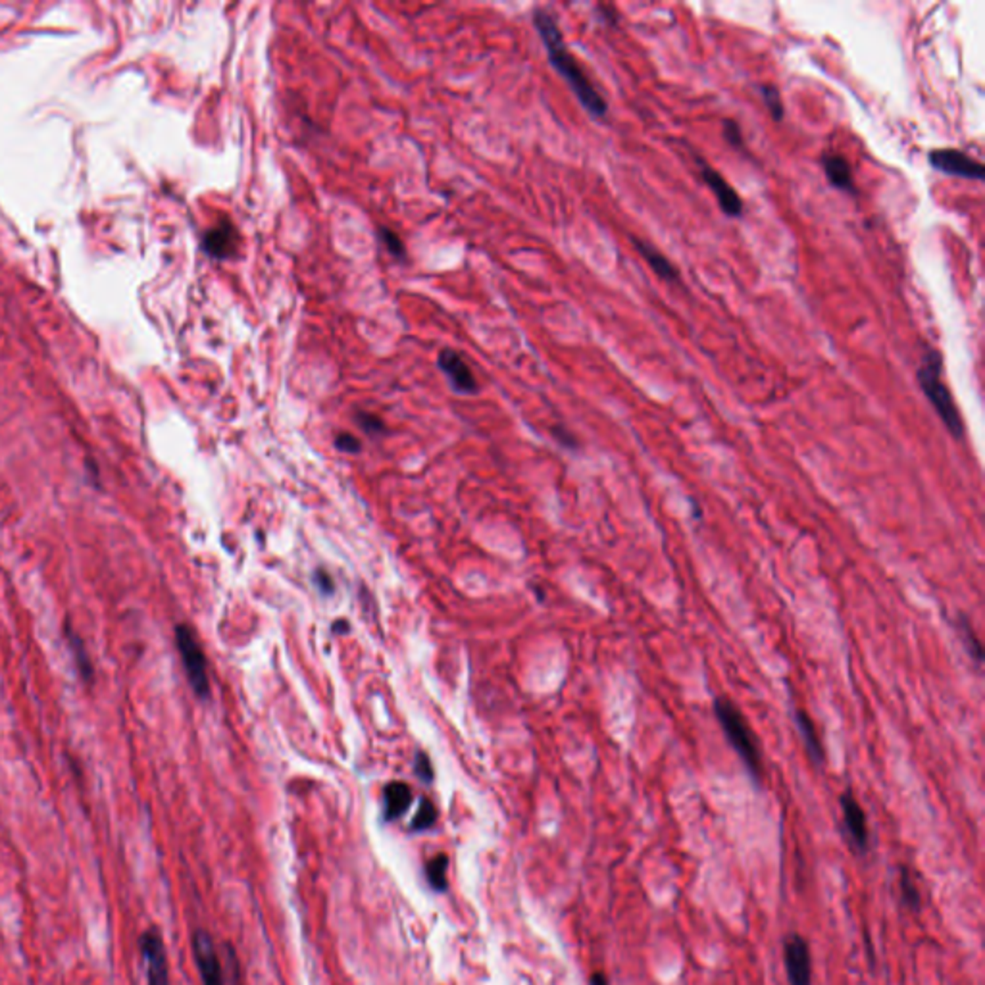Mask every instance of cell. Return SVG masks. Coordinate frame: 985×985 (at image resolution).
Instances as JSON below:
<instances>
[{
	"label": "cell",
	"mask_w": 985,
	"mask_h": 985,
	"mask_svg": "<svg viewBox=\"0 0 985 985\" xmlns=\"http://www.w3.org/2000/svg\"><path fill=\"white\" fill-rule=\"evenodd\" d=\"M589 985H608V978L603 974V972H595L589 980Z\"/></svg>",
	"instance_id": "obj_29"
},
{
	"label": "cell",
	"mask_w": 985,
	"mask_h": 985,
	"mask_svg": "<svg viewBox=\"0 0 985 985\" xmlns=\"http://www.w3.org/2000/svg\"><path fill=\"white\" fill-rule=\"evenodd\" d=\"M631 241H633V244H636L637 252L645 258V262H647V264L651 266V269H653V272H654L656 276H659V277L664 279V281H670V284H676V281L679 279V277H677V276H679V274H677V269H676V266H674L670 260H668V258H666L661 251H656L653 244L645 243V241H639V239H636V237H633Z\"/></svg>",
	"instance_id": "obj_15"
},
{
	"label": "cell",
	"mask_w": 985,
	"mask_h": 985,
	"mask_svg": "<svg viewBox=\"0 0 985 985\" xmlns=\"http://www.w3.org/2000/svg\"><path fill=\"white\" fill-rule=\"evenodd\" d=\"M356 421H358V426H360L362 429L368 431V433H372V436H375V433H383V431H385L383 421H381L378 416H373V414L358 412V414H356Z\"/></svg>",
	"instance_id": "obj_23"
},
{
	"label": "cell",
	"mask_w": 985,
	"mask_h": 985,
	"mask_svg": "<svg viewBox=\"0 0 985 985\" xmlns=\"http://www.w3.org/2000/svg\"><path fill=\"white\" fill-rule=\"evenodd\" d=\"M345 624H347V621H343V620H339V621H337V624L333 626V631H347V629H348V626H345Z\"/></svg>",
	"instance_id": "obj_30"
},
{
	"label": "cell",
	"mask_w": 985,
	"mask_h": 985,
	"mask_svg": "<svg viewBox=\"0 0 985 985\" xmlns=\"http://www.w3.org/2000/svg\"><path fill=\"white\" fill-rule=\"evenodd\" d=\"M414 770L418 773V778L421 781H431L433 780V768H431V762L428 758L426 753H418L416 755V765H414Z\"/></svg>",
	"instance_id": "obj_26"
},
{
	"label": "cell",
	"mask_w": 985,
	"mask_h": 985,
	"mask_svg": "<svg viewBox=\"0 0 985 985\" xmlns=\"http://www.w3.org/2000/svg\"><path fill=\"white\" fill-rule=\"evenodd\" d=\"M822 164H824V173L831 187H836V189L845 193H854L853 172L845 158L839 155H826L822 158Z\"/></svg>",
	"instance_id": "obj_16"
},
{
	"label": "cell",
	"mask_w": 985,
	"mask_h": 985,
	"mask_svg": "<svg viewBox=\"0 0 985 985\" xmlns=\"http://www.w3.org/2000/svg\"><path fill=\"white\" fill-rule=\"evenodd\" d=\"M139 951L147 966L148 985H170L168 955L162 935L156 928H148L139 937Z\"/></svg>",
	"instance_id": "obj_5"
},
{
	"label": "cell",
	"mask_w": 985,
	"mask_h": 985,
	"mask_svg": "<svg viewBox=\"0 0 985 985\" xmlns=\"http://www.w3.org/2000/svg\"><path fill=\"white\" fill-rule=\"evenodd\" d=\"M901 895H902V901H905L910 909L917 910V909L920 907V893H918V889L914 887L912 876L907 872V868H902V876H901Z\"/></svg>",
	"instance_id": "obj_21"
},
{
	"label": "cell",
	"mask_w": 985,
	"mask_h": 985,
	"mask_svg": "<svg viewBox=\"0 0 985 985\" xmlns=\"http://www.w3.org/2000/svg\"><path fill=\"white\" fill-rule=\"evenodd\" d=\"M714 714H717V720L725 739H728L730 745L733 747L737 757L741 758L750 776H753L755 781H760L762 758H760L758 741H757V735L753 733V730H750V725L747 724L745 717L741 714V710H739L728 697H717V701H714Z\"/></svg>",
	"instance_id": "obj_3"
},
{
	"label": "cell",
	"mask_w": 985,
	"mask_h": 985,
	"mask_svg": "<svg viewBox=\"0 0 985 985\" xmlns=\"http://www.w3.org/2000/svg\"><path fill=\"white\" fill-rule=\"evenodd\" d=\"M701 175H702V181L707 183L709 189L714 193V196H717L724 214H728L730 218H739L743 214V201L739 198L733 187L725 181L717 170L705 164L701 170Z\"/></svg>",
	"instance_id": "obj_11"
},
{
	"label": "cell",
	"mask_w": 985,
	"mask_h": 985,
	"mask_svg": "<svg viewBox=\"0 0 985 985\" xmlns=\"http://www.w3.org/2000/svg\"><path fill=\"white\" fill-rule=\"evenodd\" d=\"M437 366L444 373V378L449 380L451 387L460 395H474L477 393V381L470 366L466 364V360L454 353L451 348H444L437 356Z\"/></svg>",
	"instance_id": "obj_9"
},
{
	"label": "cell",
	"mask_w": 985,
	"mask_h": 985,
	"mask_svg": "<svg viewBox=\"0 0 985 985\" xmlns=\"http://www.w3.org/2000/svg\"><path fill=\"white\" fill-rule=\"evenodd\" d=\"M760 95H762V100H765L766 108L770 112V116L776 122H781L783 120V114H785V108H783V100H781V95L776 85H762L760 87Z\"/></svg>",
	"instance_id": "obj_19"
},
{
	"label": "cell",
	"mask_w": 985,
	"mask_h": 985,
	"mask_svg": "<svg viewBox=\"0 0 985 985\" xmlns=\"http://www.w3.org/2000/svg\"><path fill=\"white\" fill-rule=\"evenodd\" d=\"M958 628H960V637H963V643H965L968 654L972 656V659H976V662H981V659H983L981 643L978 641L974 629H972V626L968 624V621L958 624Z\"/></svg>",
	"instance_id": "obj_20"
},
{
	"label": "cell",
	"mask_w": 985,
	"mask_h": 985,
	"mask_svg": "<svg viewBox=\"0 0 985 985\" xmlns=\"http://www.w3.org/2000/svg\"><path fill=\"white\" fill-rule=\"evenodd\" d=\"M335 447L339 451H343V452L356 454V452H360L362 444L355 436H350V433H339L337 439H335Z\"/></svg>",
	"instance_id": "obj_24"
},
{
	"label": "cell",
	"mask_w": 985,
	"mask_h": 985,
	"mask_svg": "<svg viewBox=\"0 0 985 985\" xmlns=\"http://www.w3.org/2000/svg\"><path fill=\"white\" fill-rule=\"evenodd\" d=\"M928 160L932 164V168H935L937 172H943L947 175H955V178H965L974 181H983L985 178V168L978 160L955 148H935L930 152Z\"/></svg>",
	"instance_id": "obj_6"
},
{
	"label": "cell",
	"mask_w": 985,
	"mask_h": 985,
	"mask_svg": "<svg viewBox=\"0 0 985 985\" xmlns=\"http://www.w3.org/2000/svg\"><path fill=\"white\" fill-rule=\"evenodd\" d=\"M795 724H797V730H799V735L803 739L808 757L813 758L814 765H822L824 758H826L824 745H822V739H820V735L816 732V724L813 722V718L808 717L805 710L799 709L795 712Z\"/></svg>",
	"instance_id": "obj_14"
},
{
	"label": "cell",
	"mask_w": 985,
	"mask_h": 985,
	"mask_svg": "<svg viewBox=\"0 0 985 985\" xmlns=\"http://www.w3.org/2000/svg\"><path fill=\"white\" fill-rule=\"evenodd\" d=\"M203 246H204V251L212 258H218V260H226V258H231V256L237 254L239 233H237L236 226H233L229 220L224 218V220L218 221V226H214L212 229L206 231Z\"/></svg>",
	"instance_id": "obj_10"
},
{
	"label": "cell",
	"mask_w": 985,
	"mask_h": 985,
	"mask_svg": "<svg viewBox=\"0 0 985 985\" xmlns=\"http://www.w3.org/2000/svg\"><path fill=\"white\" fill-rule=\"evenodd\" d=\"M841 813H843V822H845V828L849 831V837L853 839L854 845H857L861 851H864L868 845L866 814L859 801L854 799L851 793L841 795Z\"/></svg>",
	"instance_id": "obj_12"
},
{
	"label": "cell",
	"mask_w": 985,
	"mask_h": 985,
	"mask_svg": "<svg viewBox=\"0 0 985 985\" xmlns=\"http://www.w3.org/2000/svg\"><path fill=\"white\" fill-rule=\"evenodd\" d=\"M69 643H72V649H74V653H76V659H77V664H79V668H81V672H84V674L89 677V676H91V662L87 661L85 651L81 649V641H79V637L72 636V637H69Z\"/></svg>",
	"instance_id": "obj_27"
},
{
	"label": "cell",
	"mask_w": 985,
	"mask_h": 985,
	"mask_svg": "<svg viewBox=\"0 0 985 985\" xmlns=\"http://www.w3.org/2000/svg\"><path fill=\"white\" fill-rule=\"evenodd\" d=\"M918 383L924 395L928 396V401L933 406L937 416L941 418L947 431L951 433L955 439H963L965 424L953 401V395L943 381V356L940 350L935 348L925 350L922 364L918 368Z\"/></svg>",
	"instance_id": "obj_2"
},
{
	"label": "cell",
	"mask_w": 985,
	"mask_h": 985,
	"mask_svg": "<svg viewBox=\"0 0 985 985\" xmlns=\"http://www.w3.org/2000/svg\"><path fill=\"white\" fill-rule=\"evenodd\" d=\"M410 803H412V791L403 781H393L383 789V818L393 822L404 816Z\"/></svg>",
	"instance_id": "obj_13"
},
{
	"label": "cell",
	"mask_w": 985,
	"mask_h": 985,
	"mask_svg": "<svg viewBox=\"0 0 985 985\" xmlns=\"http://www.w3.org/2000/svg\"><path fill=\"white\" fill-rule=\"evenodd\" d=\"M316 583H318V588L322 589V593H332L333 591V581L324 570L316 572Z\"/></svg>",
	"instance_id": "obj_28"
},
{
	"label": "cell",
	"mask_w": 985,
	"mask_h": 985,
	"mask_svg": "<svg viewBox=\"0 0 985 985\" xmlns=\"http://www.w3.org/2000/svg\"><path fill=\"white\" fill-rule=\"evenodd\" d=\"M783 963L789 985H813V957L801 935H789L783 943Z\"/></svg>",
	"instance_id": "obj_7"
},
{
	"label": "cell",
	"mask_w": 985,
	"mask_h": 985,
	"mask_svg": "<svg viewBox=\"0 0 985 985\" xmlns=\"http://www.w3.org/2000/svg\"><path fill=\"white\" fill-rule=\"evenodd\" d=\"M175 643H178V649H180L181 661H183V666H185V674H187V677H189V684H191L193 691L201 699H206L210 695L206 659H204V653L201 649V645H198V641L195 637L193 629L189 626H183V624L175 628Z\"/></svg>",
	"instance_id": "obj_4"
},
{
	"label": "cell",
	"mask_w": 985,
	"mask_h": 985,
	"mask_svg": "<svg viewBox=\"0 0 985 985\" xmlns=\"http://www.w3.org/2000/svg\"><path fill=\"white\" fill-rule=\"evenodd\" d=\"M380 237H381V241L385 243L387 251H389L393 256H396V258H404V246H403V241L398 239V236H396V233H395L393 229H389V228H381V229H380Z\"/></svg>",
	"instance_id": "obj_22"
},
{
	"label": "cell",
	"mask_w": 985,
	"mask_h": 985,
	"mask_svg": "<svg viewBox=\"0 0 985 985\" xmlns=\"http://www.w3.org/2000/svg\"><path fill=\"white\" fill-rule=\"evenodd\" d=\"M724 139L728 140V143H730L732 147H741V145H743L741 127H739L737 122H733V120H725V122H724Z\"/></svg>",
	"instance_id": "obj_25"
},
{
	"label": "cell",
	"mask_w": 985,
	"mask_h": 985,
	"mask_svg": "<svg viewBox=\"0 0 985 985\" xmlns=\"http://www.w3.org/2000/svg\"><path fill=\"white\" fill-rule=\"evenodd\" d=\"M533 23L539 37H541L545 44L550 64H553L557 72L565 77L573 95H576L578 100L581 102V107L588 110L593 118H605L608 110L606 100L603 99L601 92L593 87L589 77L585 76L576 58H573L572 52L568 51L555 18L543 10H537L533 16Z\"/></svg>",
	"instance_id": "obj_1"
},
{
	"label": "cell",
	"mask_w": 985,
	"mask_h": 985,
	"mask_svg": "<svg viewBox=\"0 0 985 985\" xmlns=\"http://www.w3.org/2000/svg\"><path fill=\"white\" fill-rule=\"evenodd\" d=\"M436 822H437L436 805H433L429 799H421L418 813L412 818V824H410V828H412L414 831H424V829H429Z\"/></svg>",
	"instance_id": "obj_18"
},
{
	"label": "cell",
	"mask_w": 985,
	"mask_h": 985,
	"mask_svg": "<svg viewBox=\"0 0 985 985\" xmlns=\"http://www.w3.org/2000/svg\"><path fill=\"white\" fill-rule=\"evenodd\" d=\"M447 870H449V857L444 853L436 854V857L426 864V879L433 891H439V893L447 891L449 887Z\"/></svg>",
	"instance_id": "obj_17"
},
{
	"label": "cell",
	"mask_w": 985,
	"mask_h": 985,
	"mask_svg": "<svg viewBox=\"0 0 985 985\" xmlns=\"http://www.w3.org/2000/svg\"><path fill=\"white\" fill-rule=\"evenodd\" d=\"M193 955L203 985H224V970L212 941V935L206 930L193 933Z\"/></svg>",
	"instance_id": "obj_8"
}]
</instances>
